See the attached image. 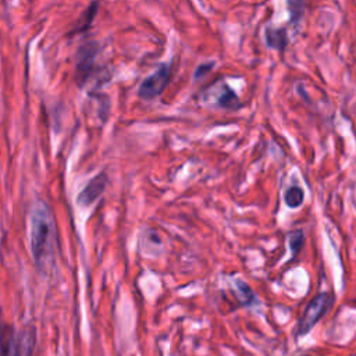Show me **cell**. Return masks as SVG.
Masks as SVG:
<instances>
[{"mask_svg": "<svg viewBox=\"0 0 356 356\" xmlns=\"http://www.w3.org/2000/svg\"><path fill=\"white\" fill-rule=\"evenodd\" d=\"M288 8H289V22L296 25L305 11V3L303 1H288Z\"/></svg>", "mask_w": 356, "mask_h": 356, "instance_id": "12", "label": "cell"}, {"mask_svg": "<svg viewBox=\"0 0 356 356\" xmlns=\"http://www.w3.org/2000/svg\"><path fill=\"white\" fill-rule=\"evenodd\" d=\"M303 200H305V189L302 186L292 185L284 192V202L289 209H296L302 206Z\"/></svg>", "mask_w": 356, "mask_h": 356, "instance_id": "9", "label": "cell"}, {"mask_svg": "<svg viewBox=\"0 0 356 356\" xmlns=\"http://www.w3.org/2000/svg\"><path fill=\"white\" fill-rule=\"evenodd\" d=\"M29 246L33 261L40 271L54 266L57 250V231L50 207L38 200L29 216Z\"/></svg>", "mask_w": 356, "mask_h": 356, "instance_id": "1", "label": "cell"}, {"mask_svg": "<svg viewBox=\"0 0 356 356\" xmlns=\"http://www.w3.org/2000/svg\"><path fill=\"white\" fill-rule=\"evenodd\" d=\"M97 54V44L95 42L83 43L75 57V79L79 83H83L95 67V60Z\"/></svg>", "mask_w": 356, "mask_h": 356, "instance_id": "4", "label": "cell"}, {"mask_svg": "<svg viewBox=\"0 0 356 356\" xmlns=\"http://www.w3.org/2000/svg\"><path fill=\"white\" fill-rule=\"evenodd\" d=\"M303 243H305V234L302 229H293L289 232L288 245H289V250L293 257L300 252Z\"/></svg>", "mask_w": 356, "mask_h": 356, "instance_id": "11", "label": "cell"}, {"mask_svg": "<svg viewBox=\"0 0 356 356\" xmlns=\"http://www.w3.org/2000/svg\"><path fill=\"white\" fill-rule=\"evenodd\" d=\"M264 39L267 47L273 50L282 51L289 43V38L286 33L285 28H274V26H267L264 29Z\"/></svg>", "mask_w": 356, "mask_h": 356, "instance_id": "7", "label": "cell"}, {"mask_svg": "<svg viewBox=\"0 0 356 356\" xmlns=\"http://www.w3.org/2000/svg\"><path fill=\"white\" fill-rule=\"evenodd\" d=\"M107 185V174L106 172H99L97 175H95L85 186L83 189L78 193L76 196V203L79 206H90L92 203H95L99 196L104 192Z\"/></svg>", "mask_w": 356, "mask_h": 356, "instance_id": "5", "label": "cell"}, {"mask_svg": "<svg viewBox=\"0 0 356 356\" xmlns=\"http://www.w3.org/2000/svg\"><path fill=\"white\" fill-rule=\"evenodd\" d=\"M170 75H171V68L168 64L159 65V68L153 74H150L142 81L138 89V95L142 99H152L159 96L167 86L170 81Z\"/></svg>", "mask_w": 356, "mask_h": 356, "instance_id": "3", "label": "cell"}, {"mask_svg": "<svg viewBox=\"0 0 356 356\" xmlns=\"http://www.w3.org/2000/svg\"><path fill=\"white\" fill-rule=\"evenodd\" d=\"M235 288H236V296L242 305L248 306L254 302L256 296L246 282H243L242 280H235Z\"/></svg>", "mask_w": 356, "mask_h": 356, "instance_id": "10", "label": "cell"}, {"mask_svg": "<svg viewBox=\"0 0 356 356\" xmlns=\"http://www.w3.org/2000/svg\"><path fill=\"white\" fill-rule=\"evenodd\" d=\"M171 356H179V355H177V353H174V355H171Z\"/></svg>", "mask_w": 356, "mask_h": 356, "instance_id": "14", "label": "cell"}, {"mask_svg": "<svg viewBox=\"0 0 356 356\" xmlns=\"http://www.w3.org/2000/svg\"><path fill=\"white\" fill-rule=\"evenodd\" d=\"M334 303V295L330 292H323L316 295L309 305L306 306L302 317L299 318L296 334L306 335L317 323L318 320L331 309Z\"/></svg>", "mask_w": 356, "mask_h": 356, "instance_id": "2", "label": "cell"}, {"mask_svg": "<svg viewBox=\"0 0 356 356\" xmlns=\"http://www.w3.org/2000/svg\"><path fill=\"white\" fill-rule=\"evenodd\" d=\"M213 65H214V63H207V64H202V65H199V67H197V70H196V72H195V76H196V78L203 76L206 72H209V71L213 68Z\"/></svg>", "mask_w": 356, "mask_h": 356, "instance_id": "13", "label": "cell"}, {"mask_svg": "<svg viewBox=\"0 0 356 356\" xmlns=\"http://www.w3.org/2000/svg\"><path fill=\"white\" fill-rule=\"evenodd\" d=\"M216 103H217L218 107L225 108V110H236V108H239L242 106L241 102H239L238 95L225 83L221 86V90H220V93L217 96Z\"/></svg>", "mask_w": 356, "mask_h": 356, "instance_id": "8", "label": "cell"}, {"mask_svg": "<svg viewBox=\"0 0 356 356\" xmlns=\"http://www.w3.org/2000/svg\"><path fill=\"white\" fill-rule=\"evenodd\" d=\"M0 356H22L21 339L7 323H0Z\"/></svg>", "mask_w": 356, "mask_h": 356, "instance_id": "6", "label": "cell"}]
</instances>
